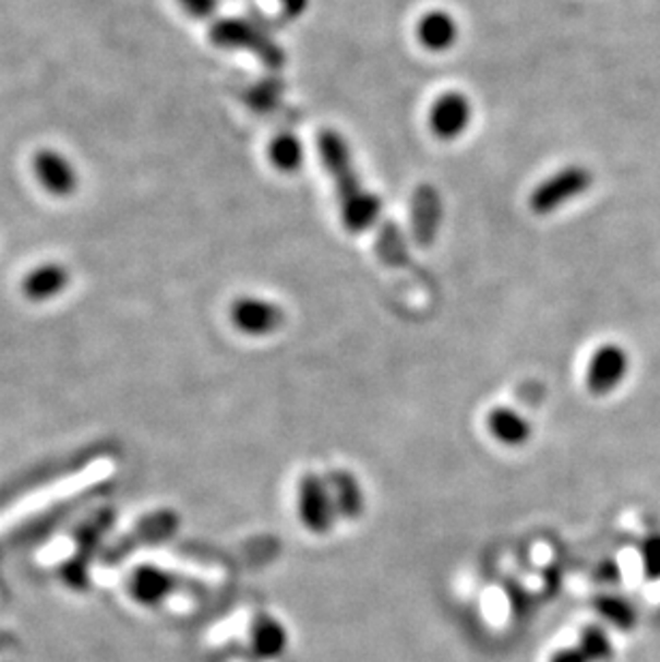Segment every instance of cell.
Returning <instances> with one entry per match:
<instances>
[{
	"label": "cell",
	"instance_id": "7",
	"mask_svg": "<svg viewBox=\"0 0 660 662\" xmlns=\"http://www.w3.org/2000/svg\"><path fill=\"white\" fill-rule=\"evenodd\" d=\"M628 369H631L628 352L617 344H604L590 359L586 371V384L592 395L604 397L626 380Z\"/></svg>",
	"mask_w": 660,
	"mask_h": 662
},
{
	"label": "cell",
	"instance_id": "18",
	"mask_svg": "<svg viewBox=\"0 0 660 662\" xmlns=\"http://www.w3.org/2000/svg\"><path fill=\"white\" fill-rule=\"evenodd\" d=\"M644 573L648 579H660V534H652L641 542Z\"/></svg>",
	"mask_w": 660,
	"mask_h": 662
},
{
	"label": "cell",
	"instance_id": "21",
	"mask_svg": "<svg viewBox=\"0 0 660 662\" xmlns=\"http://www.w3.org/2000/svg\"><path fill=\"white\" fill-rule=\"evenodd\" d=\"M595 577L599 579L600 583H613L620 577V568H617V564L613 559L600 562L599 568L595 570Z\"/></svg>",
	"mask_w": 660,
	"mask_h": 662
},
{
	"label": "cell",
	"instance_id": "4",
	"mask_svg": "<svg viewBox=\"0 0 660 662\" xmlns=\"http://www.w3.org/2000/svg\"><path fill=\"white\" fill-rule=\"evenodd\" d=\"M299 517L311 534L324 537L333 530L339 517L326 479L317 474L302 477L299 484Z\"/></svg>",
	"mask_w": 660,
	"mask_h": 662
},
{
	"label": "cell",
	"instance_id": "1",
	"mask_svg": "<svg viewBox=\"0 0 660 662\" xmlns=\"http://www.w3.org/2000/svg\"><path fill=\"white\" fill-rule=\"evenodd\" d=\"M317 151L324 170L335 182L341 224L348 232L362 234L373 228L382 213V204L360 181L352 153L344 135L335 129H322L317 135Z\"/></svg>",
	"mask_w": 660,
	"mask_h": 662
},
{
	"label": "cell",
	"instance_id": "17",
	"mask_svg": "<svg viewBox=\"0 0 660 662\" xmlns=\"http://www.w3.org/2000/svg\"><path fill=\"white\" fill-rule=\"evenodd\" d=\"M577 650L584 654L588 662H607L613 654V646L609 635L600 626H588L579 635Z\"/></svg>",
	"mask_w": 660,
	"mask_h": 662
},
{
	"label": "cell",
	"instance_id": "12",
	"mask_svg": "<svg viewBox=\"0 0 660 662\" xmlns=\"http://www.w3.org/2000/svg\"><path fill=\"white\" fill-rule=\"evenodd\" d=\"M175 577L157 566H142L131 577L133 599L146 606H155L166 601L175 592Z\"/></svg>",
	"mask_w": 660,
	"mask_h": 662
},
{
	"label": "cell",
	"instance_id": "16",
	"mask_svg": "<svg viewBox=\"0 0 660 662\" xmlns=\"http://www.w3.org/2000/svg\"><path fill=\"white\" fill-rule=\"evenodd\" d=\"M592 604L604 622H609L611 626H615L620 630H631L637 624V611H635L633 602L624 597L599 594Z\"/></svg>",
	"mask_w": 660,
	"mask_h": 662
},
{
	"label": "cell",
	"instance_id": "13",
	"mask_svg": "<svg viewBox=\"0 0 660 662\" xmlns=\"http://www.w3.org/2000/svg\"><path fill=\"white\" fill-rule=\"evenodd\" d=\"M487 429L500 444L511 448L524 446L532 437V424L513 408H495L489 412Z\"/></svg>",
	"mask_w": 660,
	"mask_h": 662
},
{
	"label": "cell",
	"instance_id": "11",
	"mask_svg": "<svg viewBox=\"0 0 660 662\" xmlns=\"http://www.w3.org/2000/svg\"><path fill=\"white\" fill-rule=\"evenodd\" d=\"M69 270L62 264H41L33 268L24 281H22V292L28 301L44 302L50 299H57L64 292L69 286Z\"/></svg>",
	"mask_w": 660,
	"mask_h": 662
},
{
	"label": "cell",
	"instance_id": "8",
	"mask_svg": "<svg viewBox=\"0 0 660 662\" xmlns=\"http://www.w3.org/2000/svg\"><path fill=\"white\" fill-rule=\"evenodd\" d=\"M33 174L55 197H69L77 191V172L59 151L41 148L33 157Z\"/></svg>",
	"mask_w": 660,
	"mask_h": 662
},
{
	"label": "cell",
	"instance_id": "20",
	"mask_svg": "<svg viewBox=\"0 0 660 662\" xmlns=\"http://www.w3.org/2000/svg\"><path fill=\"white\" fill-rule=\"evenodd\" d=\"M281 2V22H292L309 7V0H279Z\"/></svg>",
	"mask_w": 660,
	"mask_h": 662
},
{
	"label": "cell",
	"instance_id": "5",
	"mask_svg": "<svg viewBox=\"0 0 660 662\" xmlns=\"http://www.w3.org/2000/svg\"><path fill=\"white\" fill-rule=\"evenodd\" d=\"M475 108L468 95L459 91L442 93L429 108L427 122L431 133L442 142H453L461 137L472 124Z\"/></svg>",
	"mask_w": 660,
	"mask_h": 662
},
{
	"label": "cell",
	"instance_id": "2",
	"mask_svg": "<svg viewBox=\"0 0 660 662\" xmlns=\"http://www.w3.org/2000/svg\"><path fill=\"white\" fill-rule=\"evenodd\" d=\"M592 184H595L592 170H588L586 166H577V164L566 166V168L557 170L555 174L547 177L532 189V193L528 197L530 210L540 217L557 213L568 202L588 193L592 189Z\"/></svg>",
	"mask_w": 660,
	"mask_h": 662
},
{
	"label": "cell",
	"instance_id": "9",
	"mask_svg": "<svg viewBox=\"0 0 660 662\" xmlns=\"http://www.w3.org/2000/svg\"><path fill=\"white\" fill-rule=\"evenodd\" d=\"M417 37L419 44L429 52H446L451 50L459 39V24L453 17V13L444 9L427 11L417 24Z\"/></svg>",
	"mask_w": 660,
	"mask_h": 662
},
{
	"label": "cell",
	"instance_id": "22",
	"mask_svg": "<svg viewBox=\"0 0 660 662\" xmlns=\"http://www.w3.org/2000/svg\"><path fill=\"white\" fill-rule=\"evenodd\" d=\"M549 662H588L584 659V654L577 648H564L560 652H555Z\"/></svg>",
	"mask_w": 660,
	"mask_h": 662
},
{
	"label": "cell",
	"instance_id": "15",
	"mask_svg": "<svg viewBox=\"0 0 660 662\" xmlns=\"http://www.w3.org/2000/svg\"><path fill=\"white\" fill-rule=\"evenodd\" d=\"M268 159L281 174H297L304 161V146L299 135L279 133L268 146Z\"/></svg>",
	"mask_w": 660,
	"mask_h": 662
},
{
	"label": "cell",
	"instance_id": "6",
	"mask_svg": "<svg viewBox=\"0 0 660 662\" xmlns=\"http://www.w3.org/2000/svg\"><path fill=\"white\" fill-rule=\"evenodd\" d=\"M230 317L235 328L247 337L273 335L286 322V313L281 304L262 297H240L232 302Z\"/></svg>",
	"mask_w": 660,
	"mask_h": 662
},
{
	"label": "cell",
	"instance_id": "3",
	"mask_svg": "<svg viewBox=\"0 0 660 662\" xmlns=\"http://www.w3.org/2000/svg\"><path fill=\"white\" fill-rule=\"evenodd\" d=\"M211 41L219 48L228 50H247L253 52L260 61L266 62L268 67L277 69L284 64V50L268 37L262 28L247 20H219L211 28Z\"/></svg>",
	"mask_w": 660,
	"mask_h": 662
},
{
	"label": "cell",
	"instance_id": "10",
	"mask_svg": "<svg viewBox=\"0 0 660 662\" xmlns=\"http://www.w3.org/2000/svg\"><path fill=\"white\" fill-rule=\"evenodd\" d=\"M288 641H290V637H288V628L284 626V622L268 613L257 615L255 622L251 624L249 643H251L253 654L262 661L279 659L286 652Z\"/></svg>",
	"mask_w": 660,
	"mask_h": 662
},
{
	"label": "cell",
	"instance_id": "19",
	"mask_svg": "<svg viewBox=\"0 0 660 662\" xmlns=\"http://www.w3.org/2000/svg\"><path fill=\"white\" fill-rule=\"evenodd\" d=\"M177 2L193 20H211L219 7V0H177Z\"/></svg>",
	"mask_w": 660,
	"mask_h": 662
},
{
	"label": "cell",
	"instance_id": "14",
	"mask_svg": "<svg viewBox=\"0 0 660 662\" xmlns=\"http://www.w3.org/2000/svg\"><path fill=\"white\" fill-rule=\"evenodd\" d=\"M326 482L337 508V517L359 519L364 510V493L357 477L352 472L337 470L326 477Z\"/></svg>",
	"mask_w": 660,
	"mask_h": 662
}]
</instances>
